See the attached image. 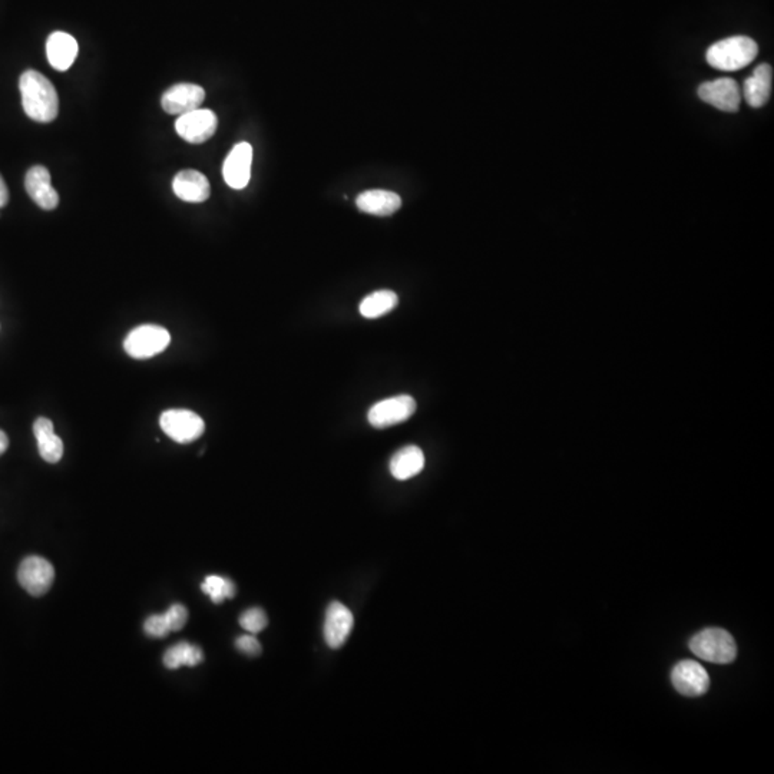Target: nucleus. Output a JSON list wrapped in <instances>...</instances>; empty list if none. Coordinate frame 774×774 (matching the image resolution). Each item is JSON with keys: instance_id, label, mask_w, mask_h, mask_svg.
Here are the masks:
<instances>
[{"instance_id": "obj_1", "label": "nucleus", "mask_w": 774, "mask_h": 774, "mask_svg": "<svg viewBox=\"0 0 774 774\" xmlns=\"http://www.w3.org/2000/svg\"><path fill=\"white\" fill-rule=\"evenodd\" d=\"M22 106L26 115L37 123H52L59 112L58 92L47 76L26 71L19 81Z\"/></svg>"}, {"instance_id": "obj_2", "label": "nucleus", "mask_w": 774, "mask_h": 774, "mask_svg": "<svg viewBox=\"0 0 774 774\" xmlns=\"http://www.w3.org/2000/svg\"><path fill=\"white\" fill-rule=\"evenodd\" d=\"M759 55V47L752 38L731 37L719 40L706 54L710 66L719 71H738L750 65Z\"/></svg>"}, {"instance_id": "obj_3", "label": "nucleus", "mask_w": 774, "mask_h": 774, "mask_svg": "<svg viewBox=\"0 0 774 774\" xmlns=\"http://www.w3.org/2000/svg\"><path fill=\"white\" fill-rule=\"evenodd\" d=\"M693 654L714 664H728L737 656L735 638L720 628L700 631L690 642Z\"/></svg>"}, {"instance_id": "obj_4", "label": "nucleus", "mask_w": 774, "mask_h": 774, "mask_svg": "<svg viewBox=\"0 0 774 774\" xmlns=\"http://www.w3.org/2000/svg\"><path fill=\"white\" fill-rule=\"evenodd\" d=\"M170 343L171 336L166 328L144 325L133 328L132 332L126 336L123 349L128 356L142 361L163 353L164 350L170 346Z\"/></svg>"}, {"instance_id": "obj_5", "label": "nucleus", "mask_w": 774, "mask_h": 774, "mask_svg": "<svg viewBox=\"0 0 774 774\" xmlns=\"http://www.w3.org/2000/svg\"><path fill=\"white\" fill-rule=\"evenodd\" d=\"M159 426L168 438L177 443H191L200 439L206 430L201 416L185 409L166 411L159 418Z\"/></svg>"}, {"instance_id": "obj_6", "label": "nucleus", "mask_w": 774, "mask_h": 774, "mask_svg": "<svg viewBox=\"0 0 774 774\" xmlns=\"http://www.w3.org/2000/svg\"><path fill=\"white\" fill-rule=\"evenodd\" d=\"M18 580L21 587L33 595L42 597L51 590L55 581V568L47 559L32 555L21 562L18 569Z\"/></svg>"}, {"instance_id": "obj_7", "label": "nucleus", "mask_w": 774, "mask_h": 774, "mask_svg": "<svg viewBox=\"0 0 774 774\" xmlns=\"http://www.w3.org/2000/svg\"><path fill=\"white\" fill-rule=\"evenodd\" d=\"M416 412V402L409 395H399L373 404L368 413V421L373 428L385 429L404 423Z\"/></svg>"}, {"instance_id": "obj_8", "label": "nucleus", "mask_w": 774, "mask_h": 774, "mask_svg": "<svg viewBox=\"0 0 774 774\" xmlns=\"http://www.w3.org/2000/svg\"><path fill=\"white\" fill-rule=\"evenodd\" d=\"M218 118L209 109H195L178 116L175 131L190 144H202L216 133Z\"/></svg>"}, {"instance_id": "obj_9", "label": "nucleus", "mask_w": 774, "mask_h": 774, "mask_svg": "<svg viewBox=\"0 0 774 774\" xmlns=\"http://www.w3.org/2000/svg\"><path fill=\"white\" fill-rule=\"evenodd\" d=\"M702 101L723 112H737L742 104V89L731 78L710 81L699 87Z\"/></svg>"}, {"instance_id": "obj_10", "label": "nucleus", "mask_w": 774, "mask_h": 774, "mask_svg": "<svg viewBox=\"0 0 774 774\" xmlns=\"http://www.w3.org/2000/svg\"><path fill=\"white\" fill-rule=\"evenodd\" d=\"M206 99V90L195 83H177L164 92L161 105L171 115H184L188 112L201 108Z\"/></svg>"}, {"instance_id": "obj_11", "label": "nucleus", "mask_w": 774, "mask_h": 774, "mask_svg": "<svg viewBox=\"0 0 774 774\" xmlns=\"http://www.w3.org/2000/svg\"><path fill=\"white\" fill-rule=\"evenodd\" d=\"M353 625V614L346 605L337 601L332 602L326 611L325 628H323L326 644L333 650L342 649L343 645L346 644Z\"/></svg>"}, {"instance_id": "obj_12", "label": "nucleus", "mask_w": 774, "mask_h": 774, "mask_svg": "<svg viewBox=\"0 0 774 774\" xmlns=\"http://www.w3.org/2000/svg\"><path fill=\"white\" fill-rule=\"evenodd\" d=\"M252 147L249 142H240L231 149L224 161L223 175L228 187L242 190L251 177Z\"/></svg>"}, {"instance_id": "obj_13", "label": "nucleus", "mask_w": 774, "mask_h": 774, "mask_svg": "<svg viewBox=\"0 0 774 774\" xmlns=\"http://www.w3.org/2000/svg\"><path fill=\"white\" fill-rule=\"evenodd\" d=\"M674 687L687 697H700L710 688L706 668L695 661H681L671 673Z\"/></svg>"}, {"instance_id": "obj_14", "label": "nucleus", "mask_w": 774, "mask_h": 774, "mask_svg": "<svg viewBox=\"0 0 774 774\" xmlns=\"http://www.w3.org/2000/svg\"><path fill=\"white\" fill-rule=\"evenodd\" d=\"M25 188L28 195L40 208L51 211L58 207L59 195L52 187L51 174L47 166H32L26 174Z\"/></svg>"}, {"instance_id": "obj_15", "label": "nucleus", "mask_w": 774, "mask_h": 774, "mask_svg": "<svg viewBox=\"0 0 774 774\" xmlns=\"http://www.w3.org/2000/svg\"><path fill=\"white\" fill-rule=\"evenodd\" d=\"M173 190L178 199L192 204L207 201L211 194L208 178L195 170L178 173L173 181Z\"/></svg>"}, {"instance_id": "obj_16", "label": "nucleus", "mask_w": 774, "mask_h": 774, "mask_svg": "<svg viewBox=\"0 0 774 774\" xmlns=\"http://www.w3.org/2000/svg\"><path fill=\"white\" fill-rule=\"evenodd\" d=\"M773 68L769 64H760L752 76L744 81L742 97L752 108H761L770 99Z\"/></svg>"}, {"instance_id": "obj_17", "label": "nucleus", "mask_w": 774, "mask_h": 774, "mask_svg": "<svg viewBox=\"0 0 774 774\" xmlns=\"http://www.w3.org/2000/svg\"><path fill=\"white\" fill-rule=\"evenodd\" d=\"M47 61L52 68L59 72H65L78 56V42L69 33L55 32L47 38Z\"/></svg>"}, {"instance_id": "obj_18", "label": "nucleus", "mask_w": 774, "mask_h": 774, "mask_svg": "<svg viewBox=\"0 0 774 774\" xmlns=\"http://www.w3.org/2000/svg\"><path fill=\"white\" fill-rule=\"evenodd\" d=\"M357 208L376 217H389L399 211L402 199L396 192L387 190H369L357 195Z\"/></svg>"}, {"instance_id": "obj_19", "label": "nucleus", "mask_w": 774, "mask_h": 774, "mask_svg": "<svg viewBox=\"0 0 774 774\" xmlns=\"http://www.w3.org/2000/svg\"><path fill=\"white\" fill-rule=\"evenodd\" d=\"M39 455L47 464H58L64 456V442L55 435L54 423L47 418H38L33 423Z\"/></svg>"}, {"instance_id": "obj_20", "label": "nucleus", "mask_w": 774, "mask_h": 774, "mask_svg": "<svg viewBox=\"0 0 774 774\" xmlns=\"http://www.w3.org/2000/svg\"><path fill=\"white\" fill-rule=\"evenodd\" d=\"M425 468V455L421 447H404L393 455L390 461V473L397 481H407L419 475Z\"/></svg>"}, {"instance_id": "obj_21", "label": "nucleus", "mask_w": 774, "mask_h": 774, "mask_svg": "<svg viewBox=\"0 0 774 774\" xmlns=\"http://www.w3.org/2000/svg\"><path fill=\"white\" fill-rule=\"evenodd\" d=\"M163 661L168 670H178L184 666L197 667L204 661V652L199 645L181 642L166 650Z\"/></svg>"}, {"instance_id": "obj_22", "label": "nucleus", "mask_w": 774, "mask_h": 774, "mask_svg": "<svg viewBox=\"0 0 774 774\" xmlns=\"http://www.w3.org/2000/svg\"><path fill=\"white\" fill-rule=\"evenodd\" d=\"M399 304V297L392 290H378L361 300L359 311L364 319H378L390 313Z\"/></svg>"}, {"instance_id": "obj_23", "label": "nucleus", "mask_w": 774, "mask_h": 774, "mask_svg": "<svg viewBox=\"0 0 774 774\" xmlns=\"http://www.w3.org/2000/svg\"><path fill=\"white\" fill-rule=\"evenodd\" d=\"M201 590L204 594L208 595L209 600L214 604H221L225 600H231V598L235 597V592H237L235 583L230 578L220 575L207 576L204 583H201Z\"/></svg>"}, {"instance_id": "obj_24", "label": "nucleus", "mask_w": 774, "mask_h": 774, "mask_svg": "<svg viewBox=\"0 0 774 774\" xmlns=\"http://www.w3.org/2000/svg\"><path fill=\"white\" fill-rule=\"evenodd\" d=\"M240 625L249 634L256 635L266 630L267 625H268V618H267L264 609L256 607V608H250L242 612V617H240Z\"/></svg>"}, {"instance_id": "obj_25", "label": "nucleus", "mask_w": 774, "mask_h": 774, "mask_svg": "<svg viewBox=\"0 0 774 774\" xmlns=\"http://www.w3.org/2000/svg\"><path fill=\"white\" fill-rule=\"evenodd\" d=\"M164 617H166L171 633H175V631H181L185 627L188 621V611L184 605L174 604L164 612Z\"/></svg>"}, {"instance_id": "obj_26", "label": "nucleus", "mask_w": 774, "mask_h": 774, "mask_svg": "<svg viewBox=\"0 0 774 774\" xmlns=\"http://www.w3.org/2000/svg\"><path fill=\"white\" fill-rule=\"evenodd\" d=\"M144 631L145 634L152 638H164L171 633L164 614H155V616L148 617L144 624Z\"/></svg>"}, {"instance_id": "obj_27", "label": "nucleus", "mask_w": 774, "mask_h": 774, "mask_svg": "<svg viewBox=\"0 0 774 774\" xmlns=\"http://www.w3.org/2000/svg\"><path fill=\"white\" fill-rule=\"evenodd\" d=\"M235 647H237L242 654L250 657L259 656L261 651H263L261 644H259V640L254 637V634H245L242 635V637H238L237 642H235Z\"/></svg>"}, {"instance_id": "obj_28", "label": "nucleus", "mask_w": 774, "mask_h": 774, "mask_svg": "<svg viewBox=\"0 0 774 774\" xmlns=\"http://www.w3.org/2000/svg\"><path fill=\"white\" fill-rule=\"evenodd\" d=\"M9 201L8 185L4 183V178L0 175V208L6 207Z\"/></svg>"}, {"instance_id": "obj_29", "label": "nucleus", "mask_w": 774, "mask_h": 774, "mask_svg": "<svg viewBox=\"0 0 774 774\" xmlns=\"http://www.w3.org/2000/svg\"><path fill=\"white\" fill-rule=\"evenodd\" d=\"M9 447V438L4 430H0V455H4Z\"/></svg>"}]
</instances>
